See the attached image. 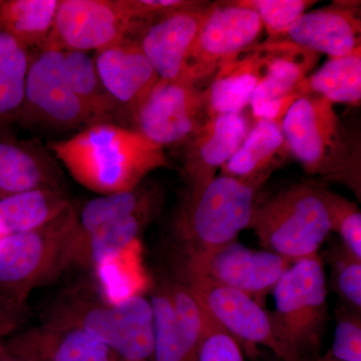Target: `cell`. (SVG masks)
Returning <instances> with one entry per match:
<instances>
[{"instance_id": "1", "label": "cell", "mask_w": 361, "mask_h": 361, "mask_svg": "<svg viewBox=\"0 0 361 361\" xmlns=\"http://www.w3.org/2000/svg\"><path fill=\"white\" fill-rule=\"evenodd\" d=\"M47 148L71 177L97 194L129 191L167 165L165 149L135 129L94 123Z\"/></svg>"}, {"instance_id": "2", "label": "cell", "mask_w": 361, "mask_h": 361, "mask_svg": "<svg viewBox=\"0 0 361 361\" xmlns=\"http://www.w3.org/2000/svg\"><path fill=\"white\" fill-rule=\"evenodd\" d=\"M281 128L289 151L307 174L348 187L360 200V148L324 97L305 94L289 106Z\"/></svg>"}, {"instance_id": "3", "label": "cell", "mask_w": 361, "mask_h": 361, "mask_svg": "<svg viewBox=\"0 0 361 361\" xmlns=\"http://www.w3.org/2000/svg\"><path fill=\"white\" fill-rule=\"evenodd\" d=\"M329 188L303 180L258 199L250 227L264 250L293 263L318 255L332 232Z\"/></svg>"}, {"instance_id": "4", "label": "cell", "mask_w": 361, "mask_h": 361, "mask_svg": "<svg viewBox=\"0 0 361 361\" xmlns=\"http://www.w3.org/2000/svg\"><path fill=\"white\" fill-rule=\"evenodd\" d=\"M261 189L223 175L199 189H187L174 221L179 252L199 255L236 241L250 227Z\"/></svg>"}, {"instance_id": "5", "label": "cell", "mask_w": 361, "mask_h": 361, "mask_svg": "<svg viewBox=\"0 0 361 361\" xmlns=\"http://www.w3.org/2000/svg\"><path fill=\"white\" fill-rule=\"evenodd\" d=\"M78 231L71 205L42 227L0 237V300L20 307L33 288L68 269Z\"/></svg>"}, {"instance_id": "6", "label": "cell", "mask_w": 361, "mask_h": 361, "mask_svg": "<svg viewBox=\"0 0 361 361\" xmlns=\"http://www.w3.org/2000/svg\"><path fill=\"white\" fill-rule=\"evenodd\" d=\"M272 295L275 310L269 316L278 341L295 361L319 353L329 319L322 256L292 263Z\"/></svg>"}, {"instance_id": "7", "label": "cell", "mask_w": 361, "mask_h": 361, "mask_svg": "<svg viewBox=\"0 0 361 361\" xmlns=\"http://www.w3.org/2000/svg\"><path fill=\"white\" fill-rule=\"evenodd\" d=\"M44 322L84 330L123 361L152 360L154 315L145 296L111 304L70 294L52 305Z\"/></svg>"}, {"instance_id": "8", "label": "cell", "mask_w": 361, "mask_h": 361, "mask_svg": "<svg viewBox=\"0 0 361 361\" xmlns=\"http://www.w3.org/2000/svg\"><path fill=\"white\" fill-rule=\"evenodd\" d=\"M173 277L182 282L198 303L222 325L251 358L258 355V346L269 349L282 361H295L278 341L269 312L253 299L215 281L179 257L176 259Z\"/></svg>"}, {"instance_id": "9", "label": "cell", "mask_w": 361, "mask_h": 361, "mask_svg": "<svg viewBox=\"0 0 361 361\" xmlns=\"http://www.w3.org/2000/svg\"><path fill=\"white\" fill-rule=\"evenodd\" d=\"M262 30L254 9L238 1L211 4L188 51L179 82L197 87L221 66L255 45Z\"/></svg>"}, {"instance_id": "10", "label": "cell", "mask_w": 361, "mask_h": 361, "mask_svg": "<svg viewBox=\"0 0 361 361\" xmlns=\"http://www.w3.org/2000/svg\"><path fill=\"white\" fill-rule=\"evenodd\" d=\"M25 122L56 130L94 123L92 114L71 89L63 51L42 49L30 61L25 99L18 111Z\"/></svg>"}, {"instance_id": "11", "label": "cell", "mask_w": 361, "mask_h": 361, "mask_svg": "<svg viewBox=\"0 0 361 361\" xmlns=\"http://www.w3.org/2000/svg\"><path fill=\"white\" fill-rule=\"evenodd\" d=\"M133 118L135 130L161 148L184 145L210 118L207 90L160 78Z\"/></svg>"}, {"instance_id": "12", "label": "cell", "mask_w": 361, "mask_h": 361, "mask_svg": "<svg viewBox=\"0 0 361 361\" xmlns=\"http://www.w3.org/2000/svg\"><path fill=\"white\" fill-rule=\"evenodd\" d=\"M141 33L121 0H59L49 37L42 49L89 52Z\"/></svg>"}, {"instance_id": "13", "label": "cell", "mask_w": 361, "mask_h": 361, "mask_svg": "<svg viewBox=\"0 0 361 361\" xmlns=\"http://www.w3.org/2000/svg\"><path fill=\"white\" fill-rule=\"evenodd\" d=\"M221 284L232 287L265 308L268 294H272L280 278L292 264L277 254L255 250L233 241L209 253L178 254Z\"/></svg>"}, {"instance_id": "14", "label": "cell", "mask_w": 361, "mask_h": 361, "mask_svg": "<svg viewBox=\"0 0 361 361\" xmlns=\"http://www.w3.org/2000/svg\"><path fill=\"white\" fill-rule=\"evenodd\" d=\"M154 351L151 361H198L200 307L176 278H165L151 294Z\"/></svg>"}, {"instance_id": "15", "label": "cell", "mask_w": 361, "mask_h": 361, "mask_svg": "<svg viewBox=\"0 0 361 361\" xmlns=\"http://www.w3.org/2000/svg\"><path fill=\"white\" fill-rule=\"evenodd\" d=\"M267 71L250 102L256 121L281 122L298 99V85L315 66L318 54L287 40H267Z\"/></svg>"}, {"instance_id": "16", "label": "cell", "mask_w": 361, "mask_h": 361, "mask_svg": "<svg viewBox=\"0 0 361 361\" xmlns=\"http://www.w3.org/2000/svg\"><path fill=\"white\" fill-rule=\"evenodd\" d=\"M279 39L330 58L348 56L361 49L360 2L334 1L303 13Z\"/></svg>"}, {"instance_id": "17", "label": "cell", "mask_w": 361, "mask_h": 361, "mask_svg": "<svg viewBox=\"0 0 361 361\" xmlns=\"http://www.w3.org/2000/svg\"><path fill=\"white\" fill-rule=\"evenodd\" d=\"M211 4L199 1L149 23L140 33L145 56L160 78L180 82L188 51L205 20Z\"/></svg>"}, {"instance_id": "18", "label": "cell", "mask_w": 361, "mask_h": 361, "mask_svg": "<svg viewBox=\"0 0 361 361\" xmlns=\"http://www.w3.org/2000/svg\"><path fill=\"white\" fill-rule=\"evenodd\" d=\"M16 361H121L115 351L84 330L44 322L4 343Z\"/></svg>"}, {"instance_id": "19", "label": "cell", "mask_w": 361, "mask_h": 361, "mask_svg": "<svg viewBox=\"0 0 361 361\" xmlns=\"http://www.w3.org/2000/svg\"><path fill=\"white\" fill-rule=\"evenodd\" d=\"M251 127L242 113L209 118L193 137L185 142L183 174L187 189L205 186L236 153Z\"/></svg>"}, {"instance_id": "20", "label": "cell", "mask_w": 361, "mask_h": 361, "mask_svg": "<svg viewBox=\"0 0 361 361\" xmlns=\"http://www.w3.org/2000/svg\"><path fill=\"white\" fill-rule=\"evenodd\" d=\"M94 59L104 89L116 104L127 106L132 114L160 80L134 37L96 51Z\"/></svg>"}, {"instance_id": "21", "label": "cell", "mask_w": 361, "mask_h": 361, "mask_svg": "<svg viewBox=\"0 0 361 361\" xmlns=\"http://www.w3.org/2000/svg\"><path fill=\"white\" fill-rule=\"evenodd\" d=\"M267 71V54L263 44L240 52L221 66L207 89L209 116L242 113Z\"/></svg>"}, {"instance_id": "22", "label": "cell", "mask_w": 361, "mask_h": 361, "mask_svg": "<svg viewBox=\"0 0 361 361\" xmlns=\"http://www.w3.org/2000/svg\"><path fill=\"white\" fill-rule=\"evenodd\" d=\"M289 155L291 154L281 122L256 121L236 153L221 168L220 175L263 187Z\"/></svg>"}, {"instance_id": "23", "label": "cell", "mask_w": 361, "mask_h": 361, "mask_svg": "<svg viewBox=\"0 0 361 361\" xmlns=\"http://www.w3.org/2000/svg\"><path fill=\"white\" fill-rule=\"evenodd\" d=\"M92 270L102 299L108 303H121L133 297L144 296L151 286L140 239L99 261Z\"/></svg>"}, {"instance_id": "24", "label": "cell", "mask_w": 361, "mask_h": 361, "mask_svg": "<svg viewBox=\"0 0 361 361\" xmlns=\"http://www.w3.org/2000/svg\"><path fill=\"white\" fill-rule=\"evenodd\" d=\"M71 206L59 188H42L0 197V235L32 231Z\"/></svg>"}, {"instance_id": "25", "label": "cell", "mask_w": 361, "mask_h": 361, "mask_svg": "<svg viewBox=\"0 0 361 361\" xmlns=\"http://www.w3.org/2000/svg\"><path fill=\"white\" fill-rule=\"evenodd\" d=\"M56 173L44 152L18 142L0 141V197L58 188Z\"/></svg>"}, {"instance_id": "26", "label": "cell", "mask_w": 361, "mask_h": 361, "mask_svg": "<svg viewBox=\"0 0 361 361\" xmlns=\"http://www.w3.org/2000/svg\"><path fill=\"white\" fill-rule=\"evenodd\" d=\"M155 214H141L102 226L73 240L68 254V268L94 269V266L116 252L140 239V235Z\"/></svg>"}, {"instance_id": "27", "label": "cell", "mask_w": 361, "mask_h": 361, "mask_svg": "<svg viewBox=\"0 0 361 361\" xmlns=\"http://www.w3.org/2000/svg\"><path fill=\"white\" fill-rule=\"evenodd\" d=\"M299 97L314 94L330 103L360 106L361 49L342 58H330L316 73L298 85Z\"/></svg>"}, {"instance_id": "28", "label": "cell", "mask_w": 361, "mask_h": 361, "mask_svg": "<svg viewBox=\"0 0 361 361\" xmlns=\"http://www.w3.org/2000/svg\"><path fill=\"white\" fill-rule=\"evenodd\" d=\"M161 195L155 188L142 186L129 191L102 195L92 199L78 215V235H85L102 226L141 214H156Z\"/></svg>"}, {"instance_id": "29", "label": "cell", "mask_w": 361, "mask_h": 361, "mask_svg": "<svg viewBox=\"0 0 361 361\" xmlns=\"http://www.w3.org/2000/svg\"><path fill=\"white\" fill-rule=\"evenodd\" d=\"M59 0H0V32L30 49L44 47Z\"/></svg>"}, {"instance_id": "30", "label": "cell", "mask_w": 361, "mask_h": 361, "mask_svg": "<svg viewBox=\"0 0 361 361\" xmlns=\"http://www.w3.org/2000/svg\"><path fill=\"white\" fill-rule=\"evenodd\" d=\"M30 61L28 47L0 32V121L18 116L20 111Z\"/></svg>"}, {"instance_id": "31", "label": "cell", "mask_w": 361, "mask_h": 361, "mask_svg": "<svg viewBox=\"0 0 361 361\" xmlns=\"http://www.w3.org/2000/svg\"><path fill=\"white\" fill-rule=\"evenodd\" d=\"M71 89L92 114L94 123L108 122L116 104L102 84L94 56L89 52L63 51Z\"/></svg>"}, {"instance_id": "32", "label": "cell", "mask_w": 361, "mask_h": 361, "mask_svg": "<svg viewBox=\"0 0 361 361\" xmlns=\"http://www.w3.org/2000/svg\"><path fill=\"white\" fill-rule=\"evenodd\" d=\"M330 268V287L342 303L361 310V258L341 241H330L325 250Z\"/></svg>"}, {"instance_id": "33", "label": "cell", "mask_w": 361, "mask_h": 361, "mask_svg": "<svg viewBox=\"0 0 361 361\" xmlns=\"http://www.w3.org/2000/svg\"><path fill=\"white\" fill-rule=\"evenodd\" d=\"M241 6L254 9L267 30L268 40L281 39L290 26L316 1L311 0H242Z\"/></svg>"}, {"instance_id": "34", "label": "cell", "mask_w": 361, "mask_h": 361, "mask_svg": "<svg viewBox=\"0 0 361 361\" xmlns=\"http://www.w3.org/2000/svg\"><path fill=\"white\" fill-rule=\"evenodd\" d=\"M199 307L201 331L198 361H245L243 350L236 339L203 306L199 304Z\"/></svg>"}, {"instance_id": "35", "label": "cell", "mask_w": 361, "mask_h": 361, "mask_svg": "<svg viewBox=\"0 0 361 361\" xmlns=\"http://www.w3.org/2000/svg\"><path fill=\"white\" fill-rule=\"evenodd\" d=\"M334 343L327 353L342 361H361V310L345 303L336 310Z\"/></svg>"}, {"instance_id": "36", "label": "cell", "mask_w": 361, "mask_h": 361, "mask_svg": "<svg viewBox=\"0 0 361 361\" xmlns=\"http://www.w3.org/2000/svg\"><path fill=\"white\" fill-rule=\"evenodd\" d=\"M329 206L332 232L338 234L346 248L361 258V212L358 206L345 197L329 190Z\"/></svg>"}, {"instance_id": "37", "label": "cell", "mask_w": 361, "mask_h": 361, "mask_svg": "<svg viewBox=\"0 0 361 361\" xmlns=\"http://www.w3.org/2000/svg\"><path fill=\"white\" fill-rule=\"evenodd\" d=\"M20 307L0 300V336H8L16 329Z\"/></svg>"}, {"instance_id": "38", "label": "cell", "mask_w": 361, "mask_h": 361, "mask_svg": "<svg viewBox=\"0 0 361 361\" xmlns=\"http://www.w3.org/2000/svg\"><path fill=\"white\" fill-rule=\"evenodd\" d=\"M301 361H342L337 360V358L334 357L330 355V353H326L325 355H320V353H317V355H313L310 356H307V357H304Z\"/></svg>"}, {"instance_id": "39", "label": "cell", "mask_w": 361, "mask_h": 361, "mask_svg": "<svg viewBox=\"0 0 361 361\" xmlns=\"http://www.w3.org/2000/svg\"><path fill=\"white\" fill-rule=\"evenodd\" d=\"M0 361H16L6 353L4 344H0Z\"/></svg>"}, {"instance_id": "40", "label": "cell", "mask_w": 361, "mask_h": 361, "mask_svg": "<svg viewBox=\"0 0 361 361\" xmlns=\"http://www.w3.org/2000/svg\"><path fill=\"white\" fill-rule=\"evenodd\" d=\"M272 361H282V360H280L279 358L275 357V360H272Z\"/></svg>"}, {"instance_id": "41", "label": "cell", "mask_w": 361, "mask_h": 361, "mask_svg": "<svg viewBox=\"0 0 361 361\" xmlns=\"http://www.w3.org/2000/svg\"><path fill=\"white\" fill-rule=\"evenodd\" d=\"M0 237H2L1 235H0Z\"/></svg>"}, {"instance_id": "42", "label": "cell", "mask_w": 361, "mask_h": 361, "mask_svg": "<svg viewBox=\"0 0 361 361\" xmlns=\"http://www.w3.org/2000/svg\"><path fill=\"white\" fill-rule=\"evenodd\" d=\"M121 361H123V360H121Z\"/></svg>"}]
</instances>
